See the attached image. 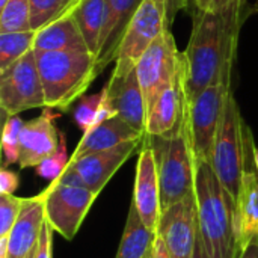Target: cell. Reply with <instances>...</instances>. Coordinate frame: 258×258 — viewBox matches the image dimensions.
Instances as JSON below:
<instances>
[{"mask_svg": "<svg viewBox=\"0 0 258 258\" xmlns=\"http://www.w3.org/2000/svg\"><path fill=\"white\" fill-rule=\"evenodd\" d=\"M237 258H258V239L251 240L246 246L239 251Z\"/></svg>", "mask_w": 258, "mask_h": 258, "instance_id": "obj_34", "label": "cell"}, {"mask_svg": "<svg viewBox=\"0 0 258 258\" xmlns=\"http://www.w3.org/2000/svg\"><path fill=\"white\" fill-rule=\"evenodd\" d=\"M6 3H8V0H0V9H2Z\"/></svg>", "mask_w": 258, "mask_h": 258, "instance_id": "obj_42", "label": "cell"}, {"mask_svg": "<svg viewBox=\"0 0 258 258\" xmlns=\"http://www.w3.org/2000/svg\"><path fill=\"white\" fill-rule=\"evenodd\" d=\"M151 144L160 181L162 210L183 201L195 192L197 157L189 125V97L184 95L183 112L174 132L166 136H147Z\"/></svg>", "mask_w": 258, "mask_h": 258, "instance_id": "obj_3", "label": "cell"}, {"mask_svg": "<svg viewBox=\"0 0 258 258\" xmlns=\"http://www.w3.org/2000/svg\"><path fill=\"white\" fill-rule=\"evenodd\" d=\"M141 142H144V139L124 142L110 150L86 154L74 162H70L67 168L74 171L95 195H100L104 186L128 160Z\"/></svg>", "mask_w": 258, "mask_h": 258, "instance_id": "obj_15", "label": "cell"}, {"mask_svg": "<svg viewBox=\"0 0 258 258\" xmlns=\"http://www.w3.org/2000/svg\"><path fill=\"white\" fill-rule=\"evenodd\" d=\"M9 249H8V236L0 237V258H8Z\"/></svg>", "mask_w": 258, "mask_h": 258, "instance_id": "obj_38", "label": "cell"}, {"mask_svg": "<svg viewBox=\"0 0 258 258\" xmlns=\"http://www.w3.org/2000/svg\"><path fill=\"white\" fill-rule=\"evenodd\" d=\"M33 50H38V51H91L71 14H60L47 26L36 30Z\"/></svg>", "mask_w": 258, "mask_h": 258, "instance_id": "obj_21", "label": "cell"}, {"mask_svg": "<svg viewBox=\"0 0 258 258\" xmlns=\"http://www.w3.org/2000/svg\"><path fill=\"white\" fill-rule=\"evenodd\" d=\"M144 258H153V248H151V249H150V251L145 254V257Z\"/></svg>", "mask_w": 258, "mask_h": 258, "instance_id": "obj_40", "label": "cell"}, {"mask_svg": "<svg viewBox=\"0 0 258 258\" xmlns=\"http://www.w3.org/2000/svg\"><path fill=\"white\" fill-rule=\"evenodd\" d=\"M144 0H107L106 18L97 48V70L101 73L116 59L119 45L128 24L136 15Z\"/></svg>", "mask_w": 258, "mask_h": 258, "instance_id": "obj_16", "label": "cell"}, {"mask_svg": "<svg viewBox=\"0 0 258 258\" xmlns=\"http://www.w3.org/2000/svg\"><path fill=\"white\" fill-rule=\"evenodd\" d=\"M0 107L5 118L24 110L47 107L33 50L0 73Z\"/></svg>", "mask_w": 258, "mask_h": 258, "instance_id": "obj_9", "label": "cell"}, {"mask_svg": "<svg viewBox=\"0 0 258 258\" xmlns=\"http://www.w3.org/2000/svg\"><path fill=\"white\" fill-rule=\"evenodd\" d=\"M70 163V157L67 153V142H65V135L60 133V144L59 148L56 150L54 154H51L50 157H47L45 160H42L35 169L36 174L42 178H48V180H56L68 166Z\"/></svg>", "mask_w": 258, "mask_h": 258, "instance_id": "obj_28", "label": "cell"}, {"mask_svg": "<svg viewBox=\"0 0 258 258\" xmlns=\"http://www.w3.org/2000/svg\"><path fill=\"white\" fill-rule=\"evenodd\" d=\"M236 227L239 251L251 240L258 239V169L251 132L246 141L245 168L242 174L239 198L236 201Z\"/></svg>", "mask_w": 258, "mask_h": 258, "instance_id": "obj_13", "label": "cell"}, {"mask_svg": "<svg viewBox=\"0 0 258 258\" xmlns=\"http://www.w3.org/2000/svg\"><path fill=\"white\" fill-rule=\"evenodd\" d=\"M71 2H73V0H68V5H70V3H71Z\"/></svg>", "mask_w": 258, "mask_h": 258, "instance_id": "obj_44", "label": "cell"}, {"mask_svg": "<svg viewBox=\"0 0 258 258\" xmlns=\"http://www.w3.org/2000/svg\"><path fill=\"white\" fill-rule=\"evenodd\" d=\"M33 51L47 107L68 110L100 74L91 51Z\"/></svg>", "mask_w": 258, "mask_h": 258, "instance_id": "obj_4", "label": "cell"}, {"mask_svg": "<svg viewBox=\"0 0 258 258\" xmlns=\"http://www.w3.org/2000/svg\"><path fill=\"white\" fill-rule=\"evenodd\" d=\"M145 138V133L132 127L127 121L121 116H113L110 119L103 121L101 124L95 125L89 132L83 133L77 148L73 151L70 162H74L86 154L104 151L115 148L124 142L130 141H141Z\"/></svg>", "mask_w": 258, "mask_h": 258, "instance_id": "obj_20", "label": "cell"}, {"mask_svg": "<svg viewBox=\"0 0 258 258\" xmlns=\"http://www.w3.org/2000/svg\"><path fill=\"white\" fill-rule=\"evenodd\" d=\"M257 2H258V0H257Z\"/></svg>", "mask_w": 258, "mask_h": 258, "instance_id": "obj_45", "label": "cell"}, {"mask_svg": "<svg viewBox=\"0 0 258 258\" xmlns=\"http://www.w3.org/2000/svg\"><path fill=\"white\" fill-rule=\"evenodd\" d=\"M24 198L9 194H0V237H6L23 207Z\"/></svg>", "mask_w": 258, "mask_h": 258, "instance_id": "obj_30", "label": "cell"}, {"mask_svg": "<svg viewBox=\"0 0 258 258\" xmlns=\"http://www.w3.org/2000/svg\"><path fill=\"white\" fill-rule=\"evenodd\" d=\"M59 113H53L51 107H44L38 118L23 124L20 133V160L24 168H36L42 160L56 153L60 144V133L56 128L54 119Z\"/></svg>", "mask_w": 258, "mask_h": 258, "instance_id": "obj_14", "label": "cell"}, {"mask_svg": "<svg viewBox=\"0 0 258 258\" xmlns=\"http://www.w3.org/2000/svg\"><path fill=\"white\" fill-rule=\"evenodd\" d=\"M153 258H171L163 240L159 236H156L154 243H153Z\"/></svg>", "mask_w": 258, "mask_h": 258, "instance_id": "obj_35", "label": "cell"}, {"mask_svg": "<svg viewBox=\"0 0 258 258\" xmlns=\"http://www.w3.org/2000/svg\"><path fill=\"white\" fill-rule=\"evenodd\" d=\"M68 0H30V26L39 30L53 21L65 8Z\"/></svg>", "mask_w": 258, "mask_h": 258, "instance_id": "obj_27", "label": "cell"}, {"mask_svg": "<svg viewBox=\"0 0 258 258\" xmlns=\"http://www.w3.org/2000/svg\"><path fill=\"white\" fill-rule=\"evenodd\" d=\"M180 60L181 51L177 48L171 27H166L136 63L138 79L145 98L147 115L162 94L175 83L180 71Z\"/></svg>", "mask_w": 258, "mask_h": 258, "instance_id": "obj_8", "label": "cell"}, {"mask_svg": "<svg viewBox=\"0 0 258 258\" xmlns=\"http://www.w3.org/2000/svg\"><path fill=\"white\" fill-rule=\"evenodd\" d=\"M249 132L251 130L243 122L233 89L230 88L225 95L224 112L213 145L212 166L234 201L239 198Z\"/></svg>", "mask_w": 258, "mask_h": 258, "instance_id": "obj_5", "label": "cell"}, {"mask_svg": "<svg viewBox=\"0 0 258 258\" xmlns=\"http://www.w3.org/2000/svg\"><path fill=\"white\" fill-rule=\"evenodd\" d=\"M132 200L135 201L145 227L157 234L159 219L162 215L160 181L154 150L145 138L136 165V180Z\"/></svg>", "mask_w": 258, "mask_h": 258, "instance_id": "obj_12", "label": "cell"}, {"mask_svg": "<svg viewBox=\"0 0 258 258\" xmlns=\"http://www.w3.org/2000/svg\"><path fill=\"white\" fill-rule=\"evenodd\" d=\"M224 0H198L195 9H212L216 8L218 5H221Z\"/></svg>", "mask_w": 258, "mask_h": 258, "instance_id": "obj_37", "label": "cell"}, {"mask_svg": "<svg viewBox=\"0 0 258 258\" xmlns=\"http://www.w3.org/2000/svg\"><path fill=\"white\" fill-rule=\"evenodd\" d=\"M195 198L198 228L212 258H237L236 201L225 190L210 162L197 160Z\"/></svg>", "mask_w": 258, "mask_h": 258, "instance_id": "obj_2", "label": "cell"}, {"mask_svg": "<svg viewBox=\"0 0 258 258\" xmlns=\"http://www.w3.org/2000/svg\"><path fill=\"white\" fill-rule=\"evenodd\" d=\"M26 30H32L30 0H8L0 9V33Z\"/></svg>", "mask_w": 258, "mask_h": 258, "instance_id": "obj_25", "label": "cell"}, {"mask_svg": "<svg viewBox=\"0 0 258 258\" xmlns=\"http://www.w3.org/2000/svg\"><path fill=\"white\" fill-rule=\"evenodd\" d=\"M156 2L165 9V17H166V24H168V27H172L177 14H178L181 9H187L186 0H156Z\"/></svg>", "mask_w": 258, "mask_h": 258, "instance_id": "obj_32", "label": "cell"}, {"mask_svg": "<svg viewBox=\"0 0 258 258\" xmlns=\"http://www.w3.org/2000/svg\"><path fill=\"white\" fill-rule=\"evenodd\" d=\"M171 258H192L198 236V210L195 192L162 210L157 234Z\"/></svg>", "mask_w": 258, "mask_h": 258, "instance_id": "obj_11", "label": "cell"}, {"mask_svg": "<svg viewBox=\"0 0 258 258\" xmlns=\"http://www.w3.org/2000/svg\"><path fill=\"white\" fill-rule=\"evenodd\" d=\"M245 0H224L212 9L192 11V32L186 50V94L194 100L222 77V70L234 63Z\"/></svg>", "mask_w": 258, "mask_h": 258, "instance_id": "obj_1", "label": "cell"}, {"mask_svg": "<svg viewBox=\"0 0 258 258\" xmlns=\"http://www.w3.org/2000/svg\"><path fill=\"white\" fill-rule=\"evenodd\" d=\"M45 221L44 197L24 198L21 212L8 234V258H26L38 245Z\"/></svg>", "mask_w": 258, "mask_h": 258, "instance_id": "obj_18", "label": "cell"}, {"mask_svg": "<svg viewBox=\"0 0 258 258\" xmlns=\"http://www.w3.org/2000/svg\"><path fill=\"white\" fill-rule=\"evenodd\" d=\"M233 63L222 70V77L200 92L194 100L189 98V125L197 160L210 162L218 127L224 112L225 95L231 88Z\"/></svg>", "mask_w": 258, "mask_h": 258, "instance_id": "obj_7", "label": "cell"}, {"mask_svg": "<svg viewBox=\"0 0 258 258\" xmlns=\"http://www.w3.org/2000/svg\"><path fill=\"white\" fill-rule=\"evenodd\" d=\"M23 121L18 115L6 116L2 133V151H3V166L18 163L20 160V133L23 128Z\"/></svg>", "mask_w": 258, "mask_h": 258, "instance_id": "obj_26", "label": "cell"}, {"mask_svg": "<svg viewBox=\"0 0 258 258\" xmlns=\"http://www.w3.org/2000/svg\"><path fill=\"white\" fill-rule=\"evenodd\" d=\"M107 0H73L60 14H71L89 47L97 54L104 18H106ZM59 14V15H60Z\"/></svg>", "mask_w": 258, "mask_h": 258, "instance_id": "obj_22", "label": "cell"}, {"mask_svg": "<svg viewBox=\"0 0 258 258\" xmlns=\"http://www.w3.org/2000/svg\"><path fill=\"white\" fill-rule=\"evenodd\" d=\"M42 197L45 219L63 239L73 240L98 195H95L74 171L65 168L42 192Z\"/></svg>", "mask_w": 258, "mask_h": 258, "instance_id": "obj_6", "label": "cell"}, {"mask_svg": "<svg viewBox=\"0 0 258 258\" xmlns=\"http://www.w3.org/2000/svg\"><path fill=\"white\" fill-rule=\"evenodd\" d=\"M18 184H20V178L17 172L9 171L6 168L0 171V194L14 195V192L18 189Z\"/></svg>", "mask_w": 258, "mask_h": 258, "instance_id": "obj_33", "label": "cell"}, {"mask_svg": "<svg viewBox=\"0 0 258 258\" xmlns=\"http://www.w3.org/2000/svg\"><path fill=\"white\" fill-rule=\"evenodd\" d=\"M184 95H186V62L181 53L180 71L175 83L162 94V97L157 100V103L147 115V127H145L147 136H166L175 130L183 112Z\"/></svg>", "mask_w": 258, "mask_h": 258, "instance_id": "obj_19", "label": "cell"}, {"mask_svg": "<svg viewBox=\"0 0 258 258\" xmlns=\"http://www.w3.org/2000/svg\"><path fill=\"white\" fill-rule=\"evenodd\" d=\"M36 30L0 33V73L6 71L27 51L33 50Z\"/></svg>", "mask_w": 258, "mask_h": 258, "instance_id": "obj_24", "label": "cell"}, {"mask_svg": "<svg viewBox=\"0 0 258 258\" xmlns=\"http://www.w3.org/2000/svg\"><path fill=\"white\" fill-rule=\"evenodd\" d=\"M103 88L106 89L110 103L118 112V116H121L136 130L145 133L147 107L136 68L124 76L112 74Z\"/></svg>", "mask_w": 258, "mask_h": 258, "instance_id": "obj_17", "label": "cell"}, {"mask_svg": "<svg viewBox=\"0 0 258 258\" xmlns=\"http://www.w3.org/2000/svg\"><path fill=\"white\" fill-rule=\"evenodd\" d=\"M192 258H212L209 255L206 246H204L203 237H201V234H200V228H198V236H197V242H195V251H194Z\"/></svg>", "mask_w": 258, "mask_h": 258, "instance_id": "obj_36", "label": "cell"}, {"mask_svg": "<svg viewBox=\"0 0 258 258\" xmlns=\"http://www.w3.org/2000/svg\"><path fill=\"white\" fill-rule=\"evenodd\" d=\"M255 165H257V169H258V150H255Z\"/></svg>", "mask_w": 258, "mask_h": 258, "instance_id": "obj_43", "label": "cell"}, {"mask_svg": "<svg viewBox=\"0 0 258 258\" xmlns=\"http://www.w3.org/2000/svg\"><path fill=\"white\" fill-rule=\"evenodd\" d=\"M100 104H101V91L98 94L83 97L80 100V103L77 104V107L74 110V121L83 133H86L88 130L92 128L97 113H98V109H100Z\"/></svg>", "mask_w": 258, "mask_h": 258, "instance_id": "obj_29", "label": "cell"}, {"mask_svg": "<svg viewBox=\"0 0 258 258\" xmlns=\"http://www.w3.org/2000/svg\"><path fill=\"white\" fill-rule=\"evenodd\" d=\"M53 227L51 224L45 219L42 230H41V236L36 245V251H35V258H53Z\"/></svg>", "mask_w": 258, "mask_h": 258, "instance_id": "obj_31", "label": "cell"}, {"mask_svg": "<svg viewBox=\"0 0 258 258\" xmlns=\"http://www.w3.org/2000/svg\"><path fill=\"white\" fill-rule=\"evenodd\" d=\"M35 251H36V248H35V249H33V251H32V252H30V254H29L26 258H35Z\"/></svg>", "mask_w": 258, "mask_h": 258, "instance_id": "obj_41", "label": "cell"}, {"mask_svg": "<svg viewBox=\"0 0 258 258\" xmlns=\"http://www.w3.org/2000/svg\"><path fill=\"white\" fill-rule=\"evenodd\" d=\"M166 27L168 24L165 9L156 0H144L127 27L115 59V70L112 74L124 76L136 68V63L142 54L163 33Z\"/></svg>", "mask_w": 258, "mask_h": 258, "instance_id": "obj_10", "label": "cell"}, {"mask_svg": "<svg viewBox=\"0 0 258 258\" xmlns=\"http://www.w3.org/2000/svg\"><path fill=\"white\" fill-rule=\"evenodd\" d=\"M197 2H198V0H186V3H187V9H189V11H194V9H195V6H197Z\"/></svg>", "mask_w": 258, "mask_h": 258, "instance_id": "obj_39", "label": "cell"}, {"mask_svg": "<svg viewBox=\"0 0 258 258\" xmlns=\"http://www.w3.org/2000/svg\"><path fill=\"white\" fill-rule=\"evenodd\" d=\"M154 239L156 233L145 227L139 216L136 204L132 200L125 221V228L115 258H144L145 254L153 248Z\"/></svg>", "mask_w": 258, "mask_h": 258, "instance_id": "obj_23", "label": "cell"}]
</instances>
